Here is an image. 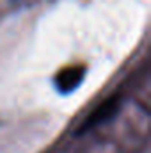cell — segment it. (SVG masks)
<instances>
[{"mask_svg":"<svg viewBox=\"0 0 151 153\" xmlns=\"http://www.w3.org/2000/svg\"><path fill=\"white\" fill-rule=\"evenodd\" d=\"M119 102H121L119 94H114L110 98L103 100L91 114L85 117V121L78 128V134H85V132H89V130H93V128H96V126L110 121L114 116L117 114V111H119Z\"/></svg>","mask_w":151,"mask_h":153,"instance_id":"1","label":"cell"},{"mask_svg":"<svg viewBox=\"0 0 151 153\" xmlns=\"http://www.w3.org/2000/svg\"><path fill=\"white\" fill-rule=\"evenodd\" d=\"M85 75V68L80 66V64H73V66H68L64 70H61L57 76H55V87L61 91V93H73L76 87L82 84Z\"/></svg>","mask_w":151,"mask_h":153,"instance_id":"2","label":"cell"}]
</instances>
